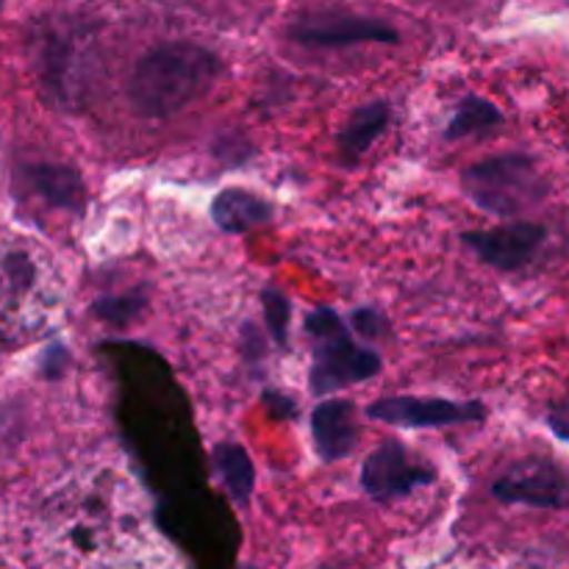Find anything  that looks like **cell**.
I'll use <instances>...</instances> for the list:
<instances>
[{
	"label": "cell",
	"mask_w": 569,
	"mask_h": 569,
	"mask_svg": "<svg viewBox=\"0 0 569 569\" xmlns=\"http://www.w3.org/2000/svg\"><path fill=\"white\" fill-rule=\"evenodd\" d=\"M220 72V59L194 42L148 50L128 78V103L144 120H167L203 98Z\"/></svg>",
	"instance_id": "6da1fadb"
},
{
	"label": "cell",
	"mask_w": 569,
	"mask_h": 569,
	"mask_svg": "<svg viewBox=\"0 0 569 569\" xmlns=\"http://www.w3.org/2000/svg\"><path fill=\"white\" fill-rule=\"evenodd\" d=\"M306 333L315 339V359H311V392L333 395L353 383L370 381L381 372V356L370 348L356 345L353 333L342 317L328 306L306 317Z\"/></svg>",
	"instance_id": "7a4b0ae2"
},
{
	"label": "cell",
	"mask_w": 569,
	"mask_h": 569,
	"mask_svg": "<svg viewBox=\"0 0 569 569\" xmlns=\"http://www.w3.org/2000/svg\"><path fill=\"white\" fill-rule=\"evenodd\" d=\"M465 192L481 211L495 217H517L533 209L548 194V181L537 161L522 153L478 161L461 176Z\"/></svg>",
	"instance_id": "3957f363"
},
{
	"label": "cell",
	"mask_w": 569,
	"mask_h": 569,
	"mask_svg": "<svg viewBox=\"0 0 569 569\" xmlns=\"http://www.w3.org/2000/svg\"><path fill=\"white\" fill-rule=\"evenodd\" d=\"M287 37L295 44L303 48H350V44H398L400 33L398 28L389 26L383 20H372V17L361 14H339V11H328V14H309L300 17L298 22L287 28Z\"/></svg>",
	"instance_id": "277c9868"
},
{
	"label": "cell",
	"mask_w": 569,
	"mask_h": 569,
	"mask_svg": "<svg viewBox=\"0 0 569 569\" xmlns=\"http://www.w3.org/2000/svg\"><path fill=\"white\" fill-rule=\"evenodd\" d=\"M503 503L533 506V509H569V472L553 461L528 459L511 467L492 487Z\"/></svg>",
	"instance_id": "5b68a950"
},
{
	"label": "cell",
	"mask_w": 569,
	"mask_h": 569,
	"mask_svg": "<svg viewBox=\"0 0 569 569\" xmlns=\"http://www.w3.org/2000/svg\"><path fill=\"white\" fill-rule=\"evenodd\" d=\"M367 417L395 428H448L487 420V406L478 400L453 403L439 398H383L367 406Z\"/></svg>",
	"instance_id": "8992f818"
},
{
	"label": "cell",
	"mask_w": 569,
	"mask_h": 569,
	"mask_svg": "<svg viewBox=\"0 0 569 569\" xmlns=\"http://www.w3.org/2000/svg\"><path fill=\"white\" fill-rule=\"evenodd\" d=\"M437 472L431 467L420 465V461H411L409 450L400 442L389 439L381 448L372 450L367 456L365 467H361V487L370 495L372 500H387L406 498L409 492H415L417 487H428L433 483Z\"/></svg>",
	"instance_id": "52a82bcc"
},
{
	"label": "cell",
	"mask_w": 569,
	"mask_h": 569,
	"mask_svg": "<svg viewBox=\"0 0 569 569\" xmlns=\"http://www.w3.org/2000/svg\"><path fill=\"white\" fill-rule=\"evenodd\" d=\"M545 231L537 222H509V226L492 228V231H470L461 237V242L489 267L498 270H520L537 256L542 248Z\"/></svg>",
	"instance_id": "ba28073f"
},
{
	"label": "cell",
	"mask_w": 569,
	"mask_h": 569,
	"mask_svg": "<svg viewBox=\"0 0 569 569\" xmlns=\"http://www.w3.org/2000/svg\"><path fill=\"white\" fill-rule=\"evenodd\" d=\"M311 437L322 461H339L353 453L359 437L356 406L350 400H322L311 411Z\"/></svg>",
	"instance_id": "9c48e42d"
},
{
	"label": "cell",
	"mask_w": 569,
	"mask_h": 569,
	"mask_svg": "<svg viewBox=\"0 0 569 569\" xmlns=\"http://www.w3.org/2000/svg\"><path fill=\"white\" fill-rule=\"evenodd\" d=\"M42 81L56 92V98L76 103L89 81L87 64H83L81 48L67 39L53 37V42L42 50Z\"/></svg>",
	"instance_id": "30bf717a"
},
{
	"label": "cell",
	"mask_w": 569,
	"mask_h": 569,
	"mask_svg": "<svg viewBox=\"0 0 569 569\" xmlns=\"http://www.w3.org/2000/svg\"><path fill=\"white\" fill-rule=\"evenodd\" d=\"M211 220L226 233H248L272 220V206L250 189H222L211 203Z\"/></svg>",
	"instance_id": "8fae6325"
},
{
	"label": "cell",
	"mask_w": 569,
	"mask_h": 569,
	"mask_svg": "<svg viewBox=\"0 0 569 569\" xmlns=\"http://www.w3.org/2000/svg\"><path fill=\"white\" fill-rule=\"evenodd\" d=\"M28 187L50 206L61 211H83V189L81 176L67 164H33L26 170Z\"/></svg>",
	"instance_id": "7c38bea8"
},
{
	"label": "cell",
	"mask_w": 569,
	"mask_h": 569,
	"mask_svg": "<svg viewBox=\"0 0 569 569\" xmlns=\"http://www.w3.org/2000/svg\"><path fill=\"white\" fill-rule=\"evenodd\" d=\"M389 117H392V109L383 100L365 103L361 109H356L345 131L339 133V150H342L345 159L356 161L361 153H367V148L387 131Z\"/></svg>",
	"instance_id": "4fadbf2b"
},
{
	"label": "cell",
	"mask_w": 569,
	"mask_h": 569,
	"mask_svg": "<svg viewBox=\"0 0 569 569\" xmlns=\"http://www.w3.org/2000/svg\"><path fill=\"white\" fill-rule=\"evenodd\" d=\"M214 472L220 476L222 487L228 489L237 503H248L256 487V470L248 450L237 442H220L214 448Z\"/></svg>",
	"instance_id": "5bb4252c"
},
{
	"label": "cell",
	"mask_w": 569,
	"mask_h": 569,
	"mask_svg": "<svg viewBox=\"0 0 569 569\" xmlns=\"http://www.w3.org/2000/svg\"><path fill=\"white\" fill-rule=\"evenodd\" d=\"M503 114L498 111V106L489 103L483 98H465L459 106H456V114L450 117L448 128H445V139H465L472 137V133H481L487 128L500 126Z\"/></svg>",
	"instance_id": "9a60e30c"
},
{
	"label": "cell",
	"mask_w": 569,
	"mask_h": 569,
	"mask_svg": "<svg viewBox=\"0 0 569 569\" xmlns=\"http://www.w3.org/2000/svg\"><path fill=\"white\" fill-rule=\"evenodd\" d=\"M148 306L144 292H126V295H109V298L94 300L92 311L94 317H100L109 326H128L131 320H137L139 315Z\"/></svg>",
	"instance_id": "2e32d148"
},
{
	"label": "cell",
	"mask_w": 569,
	"mask_h": 569,
	"mask_svg": "<svg viewBox=\"0 0 569 569\" xmlns=\"http://www.w3.org/2000/svg\"><path fill=\"white\" fill-rule=\"evenodd\" d=\"M261 306H264V326L270 331L272 342L278 348L287 350L289 345V317H292V306H289V298L283 292H278L276 287L264 289L261 292Z\"/></svg>",
	"instance_id": "e0dca14e"
},
{
	"label": "cell",
	"mask_w": 569,
	"mask_h": 569,
	"mask_svg": "<svg viewBox=\"0 0 569 569\" xmlns=\"http://www.w3.org/2000/svg\"><path fill=\"white\" fill-rule=\"evenodd\" d=\"M350 322H353V331L361 333L365 339H387L389 337V320L372 306H365V309H356L350 315Z\"/></svg>",
	"instance_id": "ac0fdd59"
},
{
	"label": "cell",
	"mask_w": 569,
	"mask_h": 569,
	"mask_svg": "<svg viewBox=\"0 0 569 569\" xmlns=\"http://www.w3.org/2000/svg\"><path fill=\"white\" fill-rule=\"evenodd\" d=\"M264 406L272 411L276 417H287V420H292V417H298V406H295L292 398H287L283 392H276V389H267L264 395Z\"/></svg>",
	"instance_id": "d6986e66"
},
{
	"label": "cell",
	"mask_w": 569,
	"mask_h": 569,
	"mask_svg": "<svg viewBox=\"0 0 569 569\" xmlns=\"http://www.w3.org/2000/svg\"><path fill=\"white\" fill-rule=\"evenodd\" d=\"M242 350L248 359H261V353H264V339H261V331L253 326V322H244Z\"/></svg>",
	"instance_id": "ffe728a7"
},
{
	"label": "cell",
	"mask_w": 569,
	"mask_h": 569,
	"mask_svg": "<svg viewBox=\"0 0 569 569\" xmlns=\"http://www.w3.org/2000/svg\"><path fill=\"white\" fill-rule=\"evenodd\" d=\"M64 361H67V350L53 345L50 350H44V359H42V372L44 378H59L61 370H64Z\"/></svg>",
	"instance_id": "44dd1931"
},
{
	"label": "cell",
	"mask_w": 569,
	"mask_h": 569,
	"mask_svg": "<svg viewBox=\"0 0 569 569\" xmlns=\"http://www.w3.org/2000/svg\"><path fill=\"white\" fill-rule=\"evenodd\" d=\"M550 428H553V433L559 439H565V442L569 445V426L567 422H559V420H550Z\"/></svg>",
	"instance_id": "7402d4cb"
},
{
	"label": "cell",
	"mask_w": 569,
	"mask_h": 569,
	"mask_svg": "<svg viewBox=\"0 0 569 569\" xmlns=\"http://www.w3.org/2000/svg\"><path fill=\"white\" fill-rule=\"evenodd\" d=\"M0 6H3V0H0Z\"/></svg>",
	"instance_id": "603a6c76"
}]
</instances>
